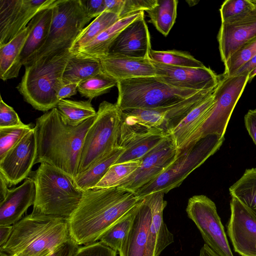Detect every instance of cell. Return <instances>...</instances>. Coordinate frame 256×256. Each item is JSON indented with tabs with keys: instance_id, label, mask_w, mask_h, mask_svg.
Listing matches in <instances>:
<instances>
[{
	"instance_id": "3",
	"label": "cell",
	"mask_w": 256,
	"mask_h": 256,
	"mask_svg": "<svg viewBox=\"0 0 256 256\" xmlns=\"http://www.w3.org/2000/svg\"><path fill=\"white\" fill-rule=\"evenodd\" d=\"M70 238L67 218L32 212L13 225L0 252L9 256H50Z\"/></svg>"
},
{
	"instance_id": "7",
	"label": "cell",
	"mask_w": 256,
	"mask_h": 256,
	"mask_svg": "<svg viewBox=\"0 0 256 256\" xmlns=\"http://www.w3.org/2000/svg\"><path fill=\"white\" fill-rule=\"evenodd\" d=\"M116 86L118 97L116 104L122 111L168 106L200 92L172 86L164 82L158 76L119 80Z\"/></svg>"
},
{
	"instance_id": "27",
	"label": "cell",
	"mask_w": 256,
	"mask_h": 256,
	"mask_svg": "<svg viewBox=\"0 0 256 256\" xmlns=\"http://www.w3.org/2000/svg\"><path fill=\"white\" fill-rule=\"evenodd\" d=\"M26 27L5 44L0 45V78L4 81L16 78L22 65L20 54L31 30Z\"/></svg>"
},
{
	"instance_id": "10",
	"label": "cell",
	"mask_w": 256,
	"mask_h": 256,
	"mask_svg": "<svg viewBox=\"0 0 256 256\" xmlns=\"http://www.w3.org/2000/svg\"><path fill=\"white\" fill-rule=\"evenodd\" d=\"M248 75L223 76L220 78L214 91V102L206 120L182 148L208 134L224 136L230 116L248 82Z\"/></svg>"
},
{
	"instance_id": "38",
	"label": "cell",
	"mask_w": 256,
	"mask_h": 256,
	"mask_svg": "<svg viewBox=\"0 0 256 256\" xmlns=\"http://www.w3.org/2000/svg\"><path fill=\"white\" fill-rule=\"evenodd\" d=\"M140 164V160H138L112 165L94 188H110L118 186L139 167Z\"/></svg>"
},
{
	"instance_id": "35",
	"label": "cell",
	"mask_w": 256,
	"mask_h": 256,
	"mask_svg": "<svg viewBox=\"0 0 256 256\" xmlns=\"http://www.w3.org/2000/svg\"><path fill=\"white\" fill-rule=\"evenodd\" d=\"M140 202L106 230L98 240L118 252L123 240L130 229Z\"/></svg>"
},
{
	"instance_id": "8",
	"label": "cell",
	"mask_w": 256,
	"mask_h": 256,
	"mask_svg": "<svg viewBox=\"0 0 256 256\" xmlns=\"http://www.w3.org/2000/svg\"><path fill=\"white\" fill-rule=\"evenodd\" d=\"M121 114L116 104L103 101L100 104L94 120L84 140L77 175L118 146Z\"/></svg>"
},
{
	"instance_id": "11",
	"label": "cell",
	"mask_w": 256,
	"mask_h": 256,
	"mask_svg": "<svg viewBox=\"0 0 256 256\" xmlns=\"http://www.w3.org/2000/svg\"><path fill=\"white\" fill-rule=\"evenodd\" d=\"M186 212L199 230L206 244L220 256H234L212 200L202 194L194 196L188 200Z\"/></svg>"
},
{
	"instance_id": "42",
	"label": "cell",
	"mask_w": 256,
	"mask_h": 256,
	"mask_svg": "<svg viewBox=\"0 0 256 256\" xmlns=\"http://www.w3.org/2000/svg\"><path fill=\"white\" fill-rule=\"evenodd\" d=\"M158 0H122L120 19L137 12L150 10L157 4Z\"/></svg>"
},
{
	"instance_id": "46",
	"label": "cell",
	"mask_w": 256,
	"mask_h": 256,
	"mask_svg": "<svg viewBox=\"0 0 256 256\" xmlns=\"http://www.w3.org/2000/svg\"><path fill=\"white\" fill-rule=\"evenodd\" d=\"M80 83H64L61 80L55 88L57 100H61L76 94Z\"/></svg>"
},
{
	"instance_id": "19",
	"label": "cell",
	"mask_w": 256,
	"mask_h": 256,
	"mask_svg": "<svg viewBox=\"0 0 256 256\" xmlns=\"http://www.w3.org/2000/svg\"><path fill=\"white\" fill-rule=\"evenodd\" d=\"M256 36V6L245 16L222 22L217 37L222 61L224 64L236 51Z\"/></svg>"
},
{
	"instance_id": "25",
	"label": "cell",
	"mask_w": 256,
	"mask_h": 256,
	"mask_svg": "<svg viewBox=\"0 0 256 256\" xmlns=\"http://www.w3.org/2000/svg\"><path fill=\"white\" fill-rule=\"evenodd\" d=\"M144 14L140 12L120 19L98 35L92 41L72 54L78 57L100 60L108 54L110 48L120 33L128 24Z\"/></svg>"
},
{
	"instance_id": "43",
	"label": "cell",
	"mask_w": 256,
	"mask_h": 256,
	"mask_svg": "<svg viewBox=\"0 0 256 256\" xmlns=\"http://www.w3.org/2000/svg\"><path fill=\"white\" fill-rule=\"evenodd\" d=\"M118 253L99 241L78 247L74 256H116Z\"/></svg>"
},
{
	"instance_id": "39",
	"label": "cell",
	"mask_w": 256,
	"mask_h": 256,
	"mask_svg": "<svg viewBox=\"0 0 256 256\" xmlns=\"http://www.w3.org/2000/svg\"><path fill=\"white\" fill-rule=\"evenodd\" d=\"M256 55V36L244 44L224 64L223 76H232L244 64Z\"/></svg>"
},
{
	"instance_id": "15",
	"label": "cell",
	"mask_w": 256,
	"mask_h": 256,
	"mask_svg": "<svg viewBox=\"0 0 256 256\" xmlns=\"http://www.w3.org/2000/svg\"><path fill=\"white\" fill-rule=\"evenodd\" d=\"M59 0H0V45L5 44L24 29L40 12Z\"/></svg>"
},
{
	"instance_id": "5",
	"label": "cell",
	"mask_w": 256,
	"mask_h": 256,
	"mask_svg": "<svg viewBox=\"0 0 256 256\" xmlns=\"http://www.w3.org/2000/svg\"><path fill=\"white\" fill-rule=\"evenodd\" d=\"M71 55L69 50L41 58L26 66L16 88L24 100L34 108L48 112L56 107L58 100L55 88L62 80Z\"/></svg>"
},
{
	"instance_id": "30",
	"label": "cell",
	"mask_w": 256,
	"mask_h": 256,
	"mask_svg": "<svg viewBox=\"0 0 256 256\" xmlns=\"http://www.w3.org/2000/svg\"><path fill=\"white\" fill-rule=\"evenodd\" d=\"M102 72L100 60L78 57L71 54L62 80L64 83H80Z\"/></svg>"
},
{
	"instance_id": "22",
	"label": "cell",
	"mask_w": 256,
	"mask_h": 256,
	"mask_svg": "<svg viewBox=\"0 0 256 256\" xmlns=\"http://www.w3.org/2000/svg\"><path fill=\"white\" fill-rule=\"evenodd\" d=\"M164 194L162 192H155L142 198L150 207L152 216L148 236L149 256H159L174 242V235L164 222L163 211L167 204L164 199Z\"/></svg>"
},
{
	"instance_id": "54",
	"label": "cell",
	"mask_w": 256,
	"mask_h": 256,
	"mask_svg": "<svg viewBox=\"0 0 256 256\" xmlns=\"http://www.w3.org/2000/svg\"><path fill=\"white\" fill-rule=\"evenodd\" d=\"M0 256H9L4 252H0Z\"/></svg>"
},
{
	"instance_id": "48",
	"label": "cell",
	"mask_w": 256,
	"mask_h": 256,
	"mask_svg": "<svg viewBox=\"0 0 256 256\" xmlns=\"http://www.w3.org/2000/svg\"><path fill=\"white\" fill-rule=\"evenodd\" d=\"M78 246L70 238L56 249L50 256H74L78 248Z\"/></svg>"
},
{
	"instance_id": "53",
	"label": "cell",
	"mask_w": 256,
	"mask_h": 256,
	"mask_svg": "<svg viewBox=\"0 0 256 256\" xmlns=\"http://www.w3.org/2000/svg\"><path fill=\"white\" fill-rule=\"evenodd\" d=\"M256 76V68L248 74V82H250Z\"/></svg>"
},
{
	"instance_id": "33",
	"label": "cell",
	"mask_w": 256,
	"mask_h": 256,
	"mask_svg": "<svg viewBox=\"0 0 256 256\" xmlns=\"http://www.w3.org/2000/svg\"><path fill=\"white\" fill-rule=\"evenodd\" d=\"M178 0H158L156 5L146 11L156 28L164 36H167L175 23Z\"/></svg>"
},
{
	"instance_id": "55",
	"label": "cell",
	"mask_w": 256,
	"mask_h": 256,
	"mask_svg": "<svg viewBox=\"0 0 256 256\" xmlns=\"http://www.w3.org/2000/svg\"><path fill=\"white\" fill-rule=\"evenodd\" d=\"M256 6V0H250Z\"/></svg>"
},
{
	"instance_id": "37",
	"label": "cell",
	"mask_w": 256,
	"mask_h": 256,
	"mask_svg": "<svg viewBox=\"0 0 256 256\" xmlns=\"http://www.w3.org/2000/svg\"><path fill=\"white\" fill-rule=\"evenodd\" d=\"M117 82L116 79L102 72L80 82L78 90L82 96L92 100L108 92Z\"/></svg>"
},
{
	"instance_id": "26",
	"label": "cell",
	"mask_w": 256,
	"mask_h": 256,
	"mask_svg": "<svg viewBox=\"0 0 256 256\" xmlns=\"http://www.w3.org/2000/svg\"><path fill=\"white\" fill-rule=\"evenodd\" d=\"M214 102L213 92L194 108L174 129L171 136L178 150L200 128Z\"/></svg>"
},
{
	"instance_id": "32",
	"label": "cell",
	"mask_w": 256,
	"mask_h": 256,
	"mask_svg": "<svg viewBox=\"0 0 256 256\" xmlns=\"http://www.w3.org/2000/svg\"><path fill=\"white\" fill-rule=\"evenodd\" d=\"M119 20L118 14L104 12L82 30L70 49V52L76 53Z\"/></svg>"
},
{
	"instance_id": "6",
	"label": "cell",
	"mask_w": 256,
	"mask_h": 256,
	"mask_svg": "<svg viewBox=\"0 0 256 256\" xmlns=\"http://www.w3.org/2000/svg\"><path fill=\"white\" fill-rule=\"evenodd\" d=\"M224 136L217 134L204 136L188 146L178 150L173 162L158 176L138 190L134 194L140 199L158 192L168 193L178 187L187 176L217 152Z\"/></svg>"
},
{
	"instance_id": "51",
	"label": "cell",
	"mask_w": 256,
	"mask_h": 256,
	"mask_svg": "<svg viewBox=\"0 0 256 256\" xmlns=\"http://www.w3.org/2000/svg\"><path fill=\"white\" fill-rule=\"evenodd\" d=\"M8 185L4 176L0 174V202L5 198L9 190Z\"/></svg>"
},
{
	"instance_id": "20",
	"label": "cell",
	"mask_w": 256,
	"mask_h": 256,
	"mask_svg": "<svg viewBox=\"0 0 256 256\" xmlns=\"http://www.w3.org/2000/svg\"><path fill=\"white\" fill-rule=\"evenodd\" d=\"M144 14L128 24L118 35L108 55L131 58H149L150 34Z\"/></svg>"
},
{
	"instance_id": "52",
	"label": "cell",
	"mask_w": 256,
	"mask_h": 256,
	"mask_svg": "<svg viewBox=\"0 0 256 256\" xmlns=\"http://www.w3.org/2000/svg\"><path fill=\"white\" fill-rule=\"evenodd\" d=\"M198 256H220L211 249L206 244L201 248Z\"/></svg>"
},
{
	"instance_id": "23",
	"label": "cell",
	"mask_w": 256,
	"mask_h": 256,
	"mask_svg": "<svg viewBox=\"0 0 256 256\" xmlns=\"http://www.w3.org/2000/svg\"><path fill=\"white\" fill-rule=\"evenodd\" d=\"M35 196L34 183L28 177L20 186L9 190L0 202V225H14L18 222L34 204Z\"/></svg>"
},
{
	"instance_id": "40",
	"label": "cell",
	"mask_w": 256,
	"mask_h": 256,
	"mask_svg": "<svg viewBox=\"0 0 256 256\" xmlns=\"http://www.w3.org/2000/svg\"><path fill=\"white\" fill-rule=\"evenodd\" d=\"M32 125L0 128V159L34 128Z\"/></svg>"
},
{
	"instance_id": "14",
	"label": "cell",
	"mask_w": 256,
	"mask_h": 256,
	"mask_svg": "<svg viewBox=\"0 0 256 256\" xmlns=\"http://www.w3.org/2000/svg\"><path fill=\"white\" fill-rule=\"evenodd\" d=\"M178 152L171 135L144 155L139 167L118 186L134 193L158 176L173 162Z\"/></svg>"
},
{
	"instance_id": "47",
	"label": "cell",
	"mask_w": 256,
	"mask_h": 256,
	"mask_svg": "<svg viewBox=\"0 0 256 256\" xmlns=\"http://www.w3.org/2000/svg\"><path fill=\"white\" fill-rule=\"evenodd\" d=\"M246 128L256 145V109L250 110L244 116Z\"/></svg>"
},
{
	"instance_id": "41",
	"label": "cell",
	"mask_w": 256,
	"mask_h": 256,
	"mask_svg": "<svg viewBox=\"0 0 256 256\" xmlns=\"http://www.w3.org/2000/svg\"><path fill=\"white\" fill-rule=\"evenodd\" d=\"M256 6L250 0H226L220 9L222 22L235 20L252 10Z\"/></svg>"
},
{
	"instance_id": "34",
	"label": "cell",
	"mask_w": 256,
	"mask_h": 256,
	"mask_svg": "<svg viewBox=\"0 0 256 256\" xmlns=\"http://www.w3.org/2000/svg\"><path fill=\"white\" fill-rule=\"evenodd\" d=\"M91 101L90 100L78 101L64 99L58 102L56 108L68 124L76 126L96 116L97 112L92 106Z\"/></svg>"
},
{
	"instance_id": "36",
	"label": "cell",
	"mask_w": 256,
	"mask_h": 256,
	"mask_svg": "<svg viewBox=\"0 0 256 256\" xmlns=\"http://www.w3.org/2000/svg\"><path fill=\"white\" fill-rule=\"evenodd\" d=\"M149 58L156 62L170 66L203 68L205 66L190 54L175 50H150Z\"/></svg>"
},
{
	"instance_id": "49",
	"label": "cell",
	"mask_w": 256,
	"mask_h": 256,
	"mask_svg": "<svg viewBox=\"0 0 256 256\" xmlns=\"http://www.w3.org/2000/svg\"><path fill=\"white\" fill-rule=\"evenodd\" d=\"M256 68V55L248 62L242 66L232 76L248 75L252 71Z\"/></svg>"
},
{
	"instance_id": "21",
	"label": "cell",
	"mask_w": 256,
	"mask_h": 256,
	"mask_svg": "<svg viewBox=\"0 0 256 256\" xmlns=\"http://www.w3.org/2000/svg\"><path fill=\"white\" fill-rule=\"evenodd\" d=\"M152 218L151 210L142 198L122 242L120 256H149L148 236Z\"/></svg>"
},
{
	"instance_id": "4",
	"label": "cell",
	"mask_w": 256,
	"mask_h": 256,
	"mask_svg": "<svg viewBox=\"0 0 256 256\" xmlns=\"http://www.w3.org/2000/svg\"><path fill=\"white\" fill-rule=\"evenodd\" d=\"M28 177L33 180L36 187L32 212L67 219L72 215L83 193L73 178L45 163H40Z\"/></svg>"
},
{
	"instance_id": "50",
	"label": "cell",
	"mask_w": 256,
	"mask_h": 256,
	"mask_svg": "<svg viewBox=\"0 0 256 256\" xmlns=\"http://www.w3.org/2000/svg\"><path fill=\"white\" fill-rule=\"evenodd\" d=\"M13 225H0V250L6 244L12 233Z\"/></svg>"
},
{
	"instance_id": "18",
	"label": "cell",
	"mask_w": 256,
	"mask_h": 256,
	"mask_svg": "<svg viewBox=\"0 0 256 256\" xmlns=\"http://www.w3.org/2000/svg\"><path fill=\"white\" fill-rule=\"evenodd\" d=\"M227 226L234 250L241 256H256V218L237 199L232 198Z\"/></svg>"
},
{
	"instance_id": "17",
	"label": "cell",
	"mask_w": 256,
	"mask_h": 256,
	"mask_svg": "<svg viewBox=\"0 0 256 256\" xmlns=\"http://www.w3.org/2000/svg\"><path fill=\"white\" fill-rule=\"evenodd\" d=\"M150 61L160 78L168 85L178 88L213 90L220 80L212 70L206 66L203 68L174 66Z\"/></svg>"
},
{
	"instance_id": "45",
	"label": "cell",
	"mask_w": 256,
	"mask_h": 256,
	"mask_svg": "<svg viewBox=\"0 0 256 256\" xmlns=\"http://www.w3.org/2000/svg\"><path fill=\"white\" fill-rule=\"evenodd\" d=\"M85 12L91 20L105 11L104 0H82Z\"/></svg>"
},
{
	"instance_id": "16",
	"label": "cell",
	"mask_w": 256,
	"mask_h": 256,
	"mask_svg": "<svg viewBox=\"0 0 256 256\" xmlns=\"http://www.w3.org/2000/svg\"><path fill=\"white\" fill-rule=\"evenodd\" d=\"M37 156V141L34 128L0 159V174L8 186L28 178Z\"/></svg>"
},
{
	"instance_id": "13",
	"label": "cell",
	"mask_w": 256,
	"mask_h": 256,
	"mask_svg": "<svg viewBox=\"0 0 256 256\" xmlns=\"http://www.w3.org/2000/svg\"><path fill=\"white\" fill-rule=\"evenodd\" d=\"M169 136L158 128L125 118L121 114L118 146L124 150L114 164L140 160Z\"/></svg>"
},
{
	"instance_id": "2",
	"label": "cell",
	"mask_w": 256,
	"mask_h": 256,
	"mask_svg": "<svg viewBox=\"0 0 256 256\" xmlns=\"http://www.w3.org/2000/svg\"><path fill=\"white\" fill-rule=\"evenodd\" d=\"M95 117L73 126L65 121L55 108L38 118L34 126L37 141L36 164L51 165L74 178L85 136Z\"/></svg>"
},
{
	"instance_id": "44",
	"label": "cell",
	"mask_w": 256,
	"mask_h": 256,
	"mask_svg": "<svg viewBox=\"0 0 256 256\" xmlns=\"http://www.w3.org/2000/svg\"><path fill=\"white\" fill-rule=\"evenodd\" d=\"M24 124L14 109L7 104L0 96V128L18 126Z\"/></svg>"
},
{
	"instance_id": "24",
	"label": "cell",
	"mask_w": 256,
	"mask_h": 256,
	"mask_svg": "<svg viewBox=\"0 0 256 256\" xmlns=\"http://www.w3.org/2000/svg\"><path fill=\"white\" fill-rule=\"evenodd\" d=\"M103 72L117 81L158 76L149 58H138L106 55L100 59Z\"/></svg>"
},
{
	"instance_id": "12",
	"label": "cell",
	"mask_w": 256,
	"mask_h": 256,
	"mask_svg": "<svg viewBox=\"0 0 256 256\" xmlns=\"http://www.w3.org/2000/svg\"><path fill=\"white\" fill-rule=\"evenodd\" d=\"M213 90H201L192 96L168 106L152 109L122 111V116L149 126L158 128L168 135L188 114Z\"/></svg>"
},
{
	"instance_id": "31",
	"label": "cell",
	"mask_w": 256,
	"mask_h": 256,
	"mask_svg": "<svg viewBox=\"0 0 256 256\" xmlns=\"http://www.w3.org/2000/svg\"><path fill=\"white\" fill-rule=\"evenodd\" d=\"M229 192L232 198L239 200L256 218V168L246 169Z\"/></svg>"
},
{
	"instance_id": "9",
	"label": "cell",
	"mask_w": 256,
	"mask_h": 256,
	"mask_svg": "<svg viewBox=\"0 0 256 256\" xmlns=\"http://www.w3.org/2000/svg\"><path fill=\"white\" fill-rule=\"evenodd\" d=\"M90 20L85 12L82 0H59L53 7L51 26L46 42L26 65L50 54L70 50Z\"/></svg>"
},
{
	"instance_id": "28",
	"label": "cell",
	"mask_w": 256,
	"mask_h": 256,
	"mask_svg": "<svg viewBox=\"0 0 256 256\" xmlns=\"http://www.w3.org/2000/svg\"><path fill=\"white\" fill-rule=\"evenodd\" d=\"M54 6L40 12L30 21V32L20 54L22 65H26L46 42L51 26Z\"/></svg>"
},
{
	"instance_id": "1",
	"label": "cell",
	"mask_w": 256,
	"mask_h": 256,
	"mask_svg": "<svg viewBox=\"0 0 256 256\" xmlns=\"http://www.w3.org/2000/svg\"><path fill=\"white\" fill-rule=\"evenodd\" d=\"M141 200L119 186L83 192L78 206L68 219L71 238L78 245L96 242Z\"/></svg>"
},
{
	"instance_id": "29",
	"label": "cell",
	"mask_w": 256,
	"mask_h": 256,
	"mask_svg": "<svg viewBox=\"0 0 256 256\" xmlns=\"http://www.w3.org/2000/svg\"><path fill=\"white\" fill-rule=\"evenodd\" d=\"M124 150L123 148L117 147L108 154L94 164L86 171L78 174L74 178L78 188L82 192L94 188Z\"/></svg>"
}]
</instances>
